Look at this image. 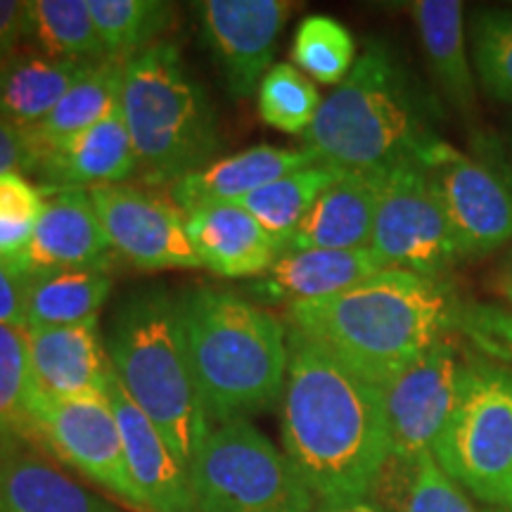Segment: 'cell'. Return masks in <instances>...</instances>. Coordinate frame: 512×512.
<instances>
[{
	"instance_id": "1",
	"label": "cell",
	"mask_w": 512,
	"mask_h": 512,
	"mask_svg": "<svg viewBox=\"0 0 512 512\" xmlns=\"http://www.w3.org/2000/svg\"><path fill=\"white\" fill-rule=\"evenodd\" d=\"M285 456L316 503L370 498L392 463L380 387L287 328Z\"/></svg>"
},
{
	"instance_id": "2",
	"label": "cell",
	"mask_w": 512,
	"mask_h": 512,
	"mask_svg": "<svg viewBox=\"0 0 512 512\" xmlns=\"http://www.w3.org/2000/svg\"><path fill=\"white\" fill-rule=\"evenodd\" d=\"M460 309L444 278L384 268L335 297L285 306V325L382 387L458 330Z\"/></svg>"
},
{
	"instance_id": "3",
	"label": "cell",
	"mask_w": 512,
	"mask_h": 512,
	"mask_svg": "<svg viewBox=\"0 0 512 512\" xmlns=\"http://www.w3.org/2000/svg\"><path fill=\"white\" fill-rule=\"evenodd\" d=\"M437 140L430 95L382 41L368 43L304 133V147L318 164L339 171H389L420 162Z\"/></svg>"
},
{
	"instance_id": "4",
	"label": "cell",
	"mask_w": 512,
	"mask_h": 512,
	"mask_svg": "<svg viewBox=\"0 0 512 512\" xmlns=\"http://www.w3.org/2000/svg\"><path fill=\"white\" fill-rule=\"evenodd\" d=\"M197 394L216 427L249 420L283 399L290 349L285 320L247 294L197 285L178 294Z\"/></svg>"
},
{
	"instance_id": "5",
	"label": "cell",
	"mask_w": 512,
	"mask_h": 512,
	"mask_svg": "<svg viewBox=\"0 0 512 512\" xmlns=\"http://www.w3.org/2000/svg\"><path fill=\"white\" fill-rule=\"evenodd\" d=\"M105 349L128 399L190 470L211 422L192 380L178 294L162 285L126 294L112 316Z\"/></svg>"
},
{
	"instance_id": "6",
	"label": "cell",
	"mask_w": 512,
	"mask_h": 512,
	"mask_svg": "<svg viewBox=\"0 0 512 512\" xmlns=\"http://www.w3.org/2000/svg\"><path fill=\"white\" fill-rule=\"evenodd\" d=\"M119 107L140 181L174 188L219 155L214 105L174 43L159 41L126 62Z\"/></svg>"
},
{
	"instance_id": "7",
	"label": "cell",
	"mask_w": 512,
	"mask_h": 512,
	"mask_svg": "<svg viewBox=\"0 0 512 512\" xmlns=\"http://www.w3.org/2000/svg\"><path fill=\"white\" fill-rule=\"evenodd\" d=\"M197 512H313L285 451L249 420L211 427L190 467Z\"/></svg>"
},
{
	"instance_id": "8",
	"label": "cell",
	"mask_w": 512,
	"mask_h": 512,
	"mask_svg": "<svg viewBox=\"0 0 512 512\" xmlns=\"http://www.w3.org/2000/svg\"><path fill=\"white\" fill-rule=\"evenodd\" d=\"M453 482L482 503H512V370L470 361L463 392L432 448Z\"/></svg>"
},
{
	"instance_id": "9",
	"label": "cell",
	"mask_w": 512,
	"mask_h": 512,
	"mask_svg": "<svg viewBox=\"0 0 512 512\" xmlns=\"http://www.w3.org/2000/svg\"><path fill=\"white\" fill-rule=\"evenodd\" d=\"M370 249L387 268L427 278H444L463 261L444 207L420 162L384 171Z\"/></svg>"
},
{
	"instance_id": "10",
	"label": "cell",
	"mask_w": 512,
	"mask_h": 512,
	"mask_svg": "<svg viewBox=\"0 0 512 512\" xmlns=\"http://www.w3.org/2000/svg\"><path fill=\"white\" fill-rule=\"evenodd\" d=\"M422 169L465 259L494 254L512 242V176L437 140L420 157Z\"/></svg>"
},
{
	"instance_id": "11",
	"label": "cell",
	"mask_w": 512,
	"mask_h": 512,
	"mask_svg": "<svg viewBox=\"0 0 512 512\" xmlns=\"http://www.w3.org/2000/svg\"><path fill=\"white\" fill-rule=\"evenodd\" d=\"M34 434L57 463L98 484L136 512H147L143 496L128 472L117 415L107 396L46 399L36 396Z\"/></svg>"
},
{
	"instance_id": "12",
	"label": "cell",
	"mask_w": 512,
	"mask_h": 512,
	"mask_svg": "<svg viewBox=\"0 0 512 512\" xmlns=\"http://www.w3.org/2000/svg\"><path fill=\"white\" fill-rule=\"evenodd\" d=\"M470 361L441 339L380 387L394 463L432 451L463 392Z\"/></svg>"
},
{
	"instance_id": "13",
	"label": "cell",
	"mask_w": 512,
	"mask_h": 512,
	"mask_svg": "<svg viewBox=\"0 0 512 512\" xmlns=\"http://www.w3.org/2000/svg\"><path fill=\"white\" fill-rule=\"evenodd\" d=\"M192 8L226 91L235 100L249 98L273 67L278 38L294 5L287 0H202Z\"/></svg>"
},
{
	"instance_id": "14",
	"label": "cell",
	"mask_w": 512,
	"mask_h": 512,
	"mask_svg": "<svg viewBox=\"0 0 512 512\" xmlns=\"http://www.w3.org/2000/svg\"><path fill=\"white\" fill-rule=\"evenodd\" d=\"M88 192L114 252L128 264L140 271L202 268L185 233V211L174 200L128 183Z\"/></svg>"
},
{
	"instance_id": "15",
	"label": "cell",
	"mask_w": 512,
	"mask_h": 512,
	"mask_svg": "<svg viewBox=\"0 0 512 512\" xmlns=\"http://www.w3.org/2000/svg\"><path fill=\"white\" fill-rule=\"evenodd\" d=\"M29 145L24 176H34L43 192L93 190L119 185L138 174L136 152L121 107L110 117L57 143Z\"/></svg>"
},
{
	"instance_id": "16",
	"label": "cell",
	"mask_w": 512,
	"mask_h": 512,
	"mask_svg": "<svg viewBox=\"0 0 512 512\" xmlns=\"http://www.w3.org/2000/svg\"><path fill=\"white\" fill-rule=\"evenodd\" d=\"M0 512H121L62 470L36 437L0 439Z\"/></svg>"
},
{
	"instance_id": "17",
	"label": "cell",
	"mask_w": 512,
	"mask_h": 512,
	"mask_svg": "<svg viewBox=\"0 0 512 512\" xmlns=\"http://www.w3.org/2000/svg\"><path fill=\"white\" fill-rule=\"evenodd\" d=\"M114 256L117 252L98 219L91 192H46V204L24 256V275L72 268L110 271Z\"/></svg>"
},
{
	"instance_id": "18",
	"label": "cell",
	"mask_w": 512,
	"mask_h": 512,
	"mask_svg": "<svg viewBox=\"0 0 512 512\" xmlns=\"http://www.w3.org/2000/svg\"><path fill=\"white\" fill-rule=\"evenodd\" d=\"M384 268L370 247L283 252L264 275L249 280L245 292L261 306L318 302L351 290Z\"/></svg>"
},
{
	"instance_id": "19",
	"label": "cell",
	"mask_w": 512,
	"mask_h": 512,
	"mask_svg": "<svg viewBox=\"0 0 512 512\" xmlns=\"http://www.w3.org/2000/svg\"><path fill=\"white\" fill-rule=\"evenodd\" d=\"M107 399L117 415L128 472L143 496L147 512H197L190 470L171 451L147 415L128 399L114 370L107 384Z\"/></svg>"
},
{
	"instance_id": "20",
	"label": "cell",
	"mask_w": 512,
	"mask_h": 512,
	"mask_svg": "<svg viewBox=\"0 0 512 512\" xmlns=\"http://www.w3.org/2000/svg\"><path fill=\"white\" fill-rule=\"evenodd\" d=\"M27 337L38 396L46 399L107 396L112 363L98 318L69 328L27 330Z\"/></svg>"
},
{
	"instance_id": "21",
	"label": "cell",
	"mask_w": 512,
	"mask_h": 512,
	"mask_svg": "<svg viewBox=\"0 0 512 512\" xmlns=\"http://www.w3.org/2000/svg\"><path fill=\"white\" fill-rule=\"evenodd\" d=\"M185 233L202 268L230 280L259 278L283 254L268 230L240 204L188 211Z\"/></svg>"
},
{
	"instance_id": "22",
	"label": "cell",
	"mask_w": 512,
	"mask_h": 512,
	"mask_svg": "<svg viewBox=\"0 0 512 512\" xmlns=\"http://www.w3.org/2000/svg\"><path fill=\"white\" fill-rule=\"evenodd\" d=\"M384 171H339L283 252L370 247Z\"/></svg>"
},
{
	"instance_id": "23",
	"label": "cell",
	"mask_w": 512,
	"mask_h": 512,
	"mask_svg": "<svg viewBox=\"0 0 512 512\" xmlns=\"http://www.w3.org/2000/svg\"><path fill=\"white\" fill-rule=\"evenodd\" d=\"M313 164H318V159L306 147L302 150L271 145L249 147L238 155L214 159L204 169L181 178L171 188V200L185 214L216 204H240L266 183Z\"/></svg>"
},
{
	"instance_id": "24",
	"label": "cell",
	"mask_w": 512,
	"mask_h": 512,
	"mask_svg": "<svg viewBox=\"0 0 512 512\" xmlns=\"http://www.w3.org/2000/svg\"><path fill=\"white\" fill-rule=\"evenodd\" d=\"M93 67L95 64L57 60L34 46H19L0 62V119L19 131L38 126L62 95Z\"/></svg>"
},
{
	"instance_id": "25",
	"label": "cell",
	"mask_w": 512,
	"mask_h": 512,
	"mask_svg": "<svg viewBox=\"0 0 512 512\" xmlns=\"http://www.w3.org/2000/svg\"><path fill=\"white\" fill-rule=\"evenodd\" d=\"M411 15L418 27L422 53L441 93L465 119H472L477 112V86L465 38L463 3L460 0H415Z\"/></svg>"
},
{
	"instance_id": "26",
	"label": "cell",
	"mask_w": 512,
	"mask_h": 512,
	"mask_svg": "<svg viewBox=\"0 0 512 512\" xmlns=\"http://www.w3.org/2000/svg\"><path fill=\"white\" fill-rule=\"evenodd\" d=\"M24 292L27 330L69 328L98 318L114 290V278L102 268L31 273Z\"/></svg>"
},
{
	"instance_id": "27",
	"label": "cell",
	"mask_w": 512,
	"mask_h": 512,
	"mask_svg": "<svg viewBox=\"0 0 512 512\" xmlns=\"http://www.w3.org/2000/svg\"><path fill=\"white\" fill-rule=\"evenodd\" d=\"M126 62L107 60L74 83L41 124L24 131L31 145H48L86 131L119 110Z\"/></svg>"
},
{
	"instance_id": "28",
	"label": "cell",
	"mask_w": 512,
	"mask_h": 512,
	"mask_svg": "<svg viewBox=\"0 0 512 512\" xmlns=\"http://www.w3.org/2000/svg\"><path fill=\"white\" fill-rule=\"evenodd\" d=\"M27 41L57 60H112L95 27L88 0H31Z\"/></svg>"
},
{
	"instance_id": "29",
	"label": "cell",
	"mask_w": 512,
	"mask_h": 512,
	"mask_svg": "<svg viewBox=\"0 0 512 512\" xmlns=\"http://www.w3.org/2000/svg\"><path fill=\"white\" fill-rule=\"evenodd\" d=\"M337 176L339 169H332V166H306L254 190L240 202V207H245L268 230L280 249H285V242L292 238L309 209Z\"/></svg>"
},
{
	"instance_id": "30",
	"label": "cell",
	"mask_w": 512,
	"mask_h": 512,
	"mask_svg": "<svg viewBox=\"0 0 512 512\" xmlns=\"http://www.w3.org/2000/svg\"><path fill=\"white\" fill-rule=\"evenodd\" d=\"M88 10L107 53L121 62L157 46L176 19V5L164 0H88Z\"/></svg>"
},
{
	"instance_id": "31",
	"label": "cell",
	"mask_w": 512,
	"mask_h": 512,
	"mask_svg": "<svg viewBox=\"0 0 512 512\" xmlns=\"http://www.w3.org/2000/svg\"><path fill=\"white\" fill-rule=\"evenodd\" d=\"M290 55L299 72L323 86H339L358 60L351 31L328 15H309L299 22Z\"/></svg>"
},
{
	"instance_id": "32",
	"label": "cell",
	"mask_w": 512,
	"mask_h": 512,
	"mask_svg": "<svg viewBox=\"0 0 512 512\" xmlns=\"http://www.w3.org/2000/svg\"><path fill=\"white\" fill-rule=\"evenodd\" d=\"M36 384L27 330L0 325V439L34 434Z\"/></svg>"
},
{
	"instance_id": "33",
	"label": "cell",
	"mask_w": 512,
	"mask_h": 512,
	"mask_svg": "<svg viewBox=\"0 0 512 512\" xmlns=\"http://www.w3.org/2000/svg\"><path fill=\"white\" fill-rule=\"evenodd\" d=\"M323 105L316 83L290 62H278L259 83V117L275 131L304 136Z\"/></svg>"
},
{
	"instance_id": "34",
	"label": "cell",
	"mask_w": 512,
	"mask_h": 512,
	"mask_svg": "<svg viewBox=\"0 0 512 512\" xmlns=\"http://www.w3.org/2000/svg\"><path fill=\"white\" fill-rule=\"evenodd\" d=\"M470 50L484 91L512 105V10H486L477 15Z\"/></svg>"
},
{
	"instance_id": "35",
	"label": "cell",
	"mask_w": 512,
	"mask_h": 512,
	"mask_svg": "<svg viewBox=\"0 0 512 512\" xmlns=\"http://www.w3.org/2000/svg\"><path fill=\"white\" fill-rule=\"evenodd\" d=\"M399 465L406 472L399 512H479L463 486L441 470L432 451Z\"/></svg>"
},
{
	"instance_id": "36",
	"label": "cell",
	"mask_w": 512,
	"mask_h": 512,
	"mask_svg": "<svg viewBox=\"0 0 512 512\" xmlns=\"http://www.w3.org/2000/svg\"><path fill=\"white\" fill-rule=\"evenodd\" d=\"M458 330L501 366H512V313L489 304H463Z\"/></svg>"
},
{
	"instance_id": "37",
	"label": "cell",
	"mask_w": 512,
	"mask_h": 512,
	"mask_svg": "<svg viewBox=\"0 0 512 512\" xmlns=\"http://www.w3.org/2000/svg\"><path fill=\"white\" fill-rule=\"evenodd\" d=\"M46 204V192L27 176L12 171L0 176V219L15 223H34Z\"/></svg>"
},
{
	"instance_id": "38",
	"label": "cell",
	"mask_w": 512,
	"mask_h": 512,
	"mask_svg": "<svg viewBox=\"0 0 512 512\" xmlns=\"http://www.w3.org/2000/svg\"><path fill=\"white\" fill-rule=\"evenodd\" d=\"M27 278L0 261V325L27 330V306H24Z\"/></svg>"
},
{
	"instance_id": "39",
	"label": "cell",
	"mask_w": 512,
	"mask_h": 512,
	"mask_svg": "<svg viewBox=\"0 0 512 512\" xmlns=\"http://www.w3.org/2000/svg\"><path fill=\"white\" fill-rule=\"evenodd\" d=\"M31 0H0V62L24 46Z\"/></svg>"
},
{
	"instance_id": "40",
	"label": "cell",
	"mask_w": 512,
	"mask_h": 512,
	"mask_svg": "<svg viewBox=\"0 0 512 512\" xmlns=\"http://www.w3.org/2000/svg\"><path fill=\"white\" fill-rule=\"evenodd\" d=\"M29 162L27 136L19 128L10 126L8 121L0 119V176L19 171L24 174Z\"/></svg>"
},
{
	"instance_id": "41",
	"label": "cell",
	"mask_w": 512,
	"mask_h": 512,
	"mask_svg": "<svg viewBox=\"0 0 512 512\" xmlns=\"http://www.w3.org/2000/svg\"><path fill=\"white\" fill-rule=\"evenodd\" d=\"M313 512H392L382 503L370 498H354V501H337V503H316Z\"/></svg>"
},
{
	"instance_id": "42",
	"label": "cell",
	"mask_w": 512,
	"mask_h": 512,
	"mask_svg": "<svg viewBox=\"0 0 512 512\" xmlns=\"http://www.w3.org/2000/svg\"><path fill=\"white\" fill-rule=\"evenodd\" d=\"M501 280H503L501 290H512V254H510V259H508V261H505V266H503V275H501Z\"/></svg>"
},
{
	"instance_id": "43",
	"label": "cell",
	"mask_w": 512,
	"mask_h": 512,
	"mask_svg": "<svg viewBox=\"0 0 512 512\" xmlns=\"http://www.w3.org/2000/svg\"><path fill=\"white\" fill-rule=\"evenodd\" d=\"M503 294L510 299V304H512V290H503Z\"/></svg>"
},
{
	"instance_id": "44",
	"label": "cell",
	"mask_w": 512,
	"mask_h": 512,
	"mask_svg": "<svg viewBox=\"0 0 512 512\" xmlns=\"http://www.w3.org/2000/svg\"><path fill=\"white\" fill-rule=\"evenodd\" d=\"M508 512H512V503H510V508H508Z\"/></svg>"
}]
</instances>
